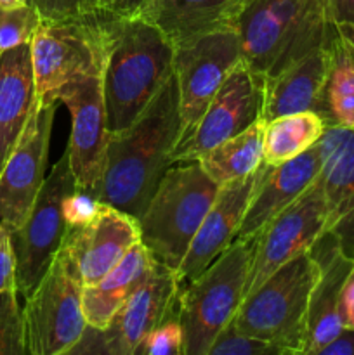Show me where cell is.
<instances>
[{
	"label": "cell",
	"instance_id": "cell-1",
	"mask_svg": "<svg viewBox=\"0 0 354 355\" xmlns=\"http://www.w3.org/2000/svg\"><path fill=\"white\" fill-rule=\"evenodd\" d=\"M183 134L179 90L170 75L132 125L110 134L99 200L139 218L144 214Z\"/></svg>",
	"mask_w": 354,
	"mask_h": 355
},
{
	"label": "cell",
	"instance_id": "cell-2",
	"mask_svg": "<svg viewBox=\"0 0 354 355\" xmlns=\"http://www.w3.org/2000/svg\"><path fill=\"white\" fill-rule=\"evenodd\" d=\"M337 28L333 0H242L235 23L242 59L262 78L326 47Z\"/></svg>",
	"mask_w": 354,
	"mask_h": 355
},
{
	"label": "cell",
	"instance_id": "cell-3",
	"mask_svg": "<svg viewBox=\"0 0 354 355\" xmlns=\"http://www.w3.org/2000/svg\"><path fill=\"white\" fill-rule=\"evenodd\" d=\"M174 73V44L141 16L113 17L103 71L110 134L135 121Z\"/></svg>",
	"mask_w": 354,
	"mask_h": 355
},
{
	"label": "cell",
	"instance_id": "cell-4",
	"mask_svg": "<svg viewBox=\"0 0 354 355\" xmlns=\"http://www.w3.org/2000/svg\"><path fill=\"white\" fill-rule=\"evenodd\" d=\"M113 17L87 14L66 19H42L30 42L35 101L59 103L68 85L104 71L111 45Z\"/></svg>",
	"mask_w": 354,
	"mask_h": 355
},
{
	"label": "cell",
	"instance_id": "cell-5",
	"mask_svg": "<svg viewBox=\"0 0 354 355\" xmlns=\"http://www.w3.org/2000/svg\"><path fill=\"white\" fill-rule=\"evenodd\" d=\"M219 193L200 162L174 163L137 218L141 243L158 262L177 270Z\"/></svg>",
	"mask_w": 354,
	"mask_h": 355
},
{
	"label": "cell",
	"instance_id": "cell-6",
	"mask_svg": "<svg viewBox=\"0 0 354 355\" xmlns=\"http://www.w3.org/2000/svg\"><path fill=\"white\" fill-rule=\"evenodd\" d=\"M319 263L311 252L295 257L246 295L233 322L281 354H304L307 312Z\"/></svg>",
	"mask_w": 354,
	"mask_h": 355
},
{
	"label": "cell",
	"instance_id": "cell-7",
	"mask_svg": "<svg viewBox=\"0 0 354 355\" xmlns=\"http://www.w3.org/2000/svg\"><path fill=\"white\" fill-rule=\"evenodd\" d=\"M255 238L235 241L203 272L177 293L184 355H208L219 333L233 321L245 298Z\"/></svg>",
	"mask_w": 354,
	"mask_h": 355
},
{
	"label": "cell",
	"instance_id": "cell-8",
	"mask_svg": "<svg viewBox=\"0 0 354 355\" xmlns=\"http://www.w3.org/2000/svg\"><path fill=\"white\" fill-rule=\"evenodd\" d=\"M83 284L68 250L61 245L26 305L24 338L28 355L69 354L87 329L82 309Z\"/></svg>",
	"mask_w": 354,
	"mask_h": 355
},
{
	"label": "cell",
	"instance_id": "cell-9",
	"mask_svg": "<svg viewBox=\"0 0 354 355\" xmlns=\"http://www.w3.org/2000/svg\"><path fill=\"white\" fill-rule=\"evenodd\" d=\"M76 187L68 149L56 163L52 173L44 180L30 215L16 232H10L16 257V290L30 297L52 259L59 252L68 225L62 217V201Z\"/></svg>",
	"mask_w": 354,
	"mask_h": 355
},
{
	"label": "cell",
	"instance_id": "cell-10",
	"mask_svg": "<svg viewBox=\"0 0 354 355\" xmlns=\"http://www.w3.org/2000/svg\"><path fill=\"white\" fill-rule=\"evenodd\" d=\"M177 293L176 270L156 260L110 324L101 331L87 326L82 340L69 354L134 355L141 340L176 309Z\"/></svg>",
	"mask_w": 354,
	"mask_h": 355
},
{
	"label": "cell",
	"instance_id": "cell-11",
	"mask_svg": "<svg viewBox=\"0 0 354 355\" xmlns=\"http://www.w3.org/2000/svg\"><path fill=\"white\" fill-rule=\"evenodd\" d=\"M328 231V205L318 179L285 210L271 218L255 236L252 263L246 277L245 297L259 288L281 266L302 253Z\"/></svg>",
	"mask_w": 354,
	"mask_h": 355
},
{
	"label": "cell",
	"instance_id": "cell-12",
	"mask_svg": "<svg viewBox=\"0 0 354 355\" xmlns=\"http://www.w3.org/2000/svg\"><path fill=\"white\" fill-rule=\"evenodd\" d=\"M262 106L264 78L242 59L226 76L200 120L179 139L174 163L200 159L222 141L246 130L260 120Z\"/></svg>",
	"mask_w": 354,
	"mask_h": 355
},
{
	"label": "cell",
	"instance_id": "cell-13",
	"mask_svg": "<svg viewBox=\"0 0 354 355\" xmlns=\"http://www.w3.org/2000/svg\"><path fill=\"white\" fill-rule=\"evenodd\" d=\"M242 61L235 28H221L174 47L183 137L203 114L226 76ZM179 137V139H180Z\"/></svg>",
	"mask_w": 354,
	"mask_h": 355
},
{
	"label": "cell",
	"instance_id": "cell-14",
	"mask_svg": "<svg viewBox=\"0 0 354 355\" xmlns=\"http://www.w3.org/2000/svg\"><path fill=\"white\" fill-rule=\"evenodd\" d=\"M56 104L35 101L26 125L0 172V225L16 232L30 215L45 180Z\"/></svg>",
	"mask_w": 354,
	"mask_h": 355
},
{
	"label": "cell",
	"instance_id": "cell-15",
	"mask_svg": "<svg viewBox=\"0 0 354 355\" xmlns=\"http://www.w3.org/2000/svg\"><path fill=\"white\" fill-rule=\"evenodd\" d=\"M71 114L69 166L76 189L99 198L110 130L103 96V73L68 85L58 96Z\"/></svg>",
	"mask_w": 354,
	"mask_h": 355
},
{
	"label": "cell",
	"instance_id": "cell-16",
	"mask_svg": "<svg viewBox=\"0 0 354 355\" xmlns=\"http://www.w3.org/2000/svg\"><path fill=\"white\" fill-rule=\"evenodd\" d=\"M139 241L137 218L103 203L89 224L66 231L62 246L71 255L83 286H90L110 272Z\"/></svg>",
	"mask_w": 354,
	"mask_h": 355
},
{
	"label": "cell",
	"instance_id": "cell-17",
	"mask_svg": "<svg viewBox=\"0 0 354 355\" xmlns=\"http://www.w3.org/2000/svg\"><path fill=\"white\" fill-rule=\"evenodd\" d=\"M255 180L257 170L243 179L219 186L215 201L205 215L183 262L176 270L179 288L186 286L194 277L200 276L222 252L233 245L245 217Z\"/></svg>",
	"mask_w": 354,
	"mask_h": 355
},
{
	"label": "cell",
	"instance_id": "cell-18",
	"mask_svg": "<svg viewBox=\"0 0 354 355\" xmlns=\"http://www.w3.org/2000/svg\"><path fill=\"white\" fill-rule=\"evenodd\" d=\"M319 170L321 156L318 144L281 165L260 163L257 168L255 187L235 241H248L255 238L271 218L294 203L318 179Z\"/></svg>",
	"mask_w": 354,
	"mask_h": 355
},
{
	"label": "cell",
	"instance_id": "cell-19",
	"mask_svg": "<svg viewBox=\"0 0 354 355\" xmlns=\"http://www.w3.org/2000/svg\"><path fill=\"white\" fill-rule=\"evenodd\" d=\"M321 180L328 205V231L354 255V128L326 127L318 141Z\"/></svg>",
	"mask_w": 354,
	"mask_h": 355
},
{
	"label": "cell",
	"instance_id": "cell-20",
	"mask_svg": "<svg viewBox=\"0 0 354 355\" xmlns=\"http://www.w3.org/2000/svg\"><path fill=\"white\" fill-rule=\"evenodd\" d=\"M311 253L319 263V276L309 300L304 354L318 355L344 329L339 315V298L353 257L344 252L339 239L330 231L314 243Z\"/></svg>",
	"mask_w": 354,
	"mask_h": 355
},
{
	"label": "cell",
	"instance_id": "cell-21",
	"mask_svg": "<svg viewBox=\"0 0 354 355\" xmlns=\"http://www.w3.org/2000/svg\"><path fill=\"white\" fill-rule=\"evenodd\" d=\"M328 71V45L304 55L276 76L264 78V106L260 120L283 114L316 111L321 116L323 89Z\"/></svg>",
	"mask_w": 354,
	"mask_h": 355
},
{
	"label": "cell",
	"instance_id": "cell-22",
	"mask_svg": "<svg viewBox=\"0 0 354 355\" xmlns=\"http://www.w3.org/2000/svg\"><path fill=\"white\" fill-rule=\"evenodd\" d=\"M242 0H148L139 16L155 24L174 47L221 28H235Z\"/></svg>",
	"mask_w": 354,
	"mask_h": 355
},
{
	"label": "cell",
	"instance_id": "cell-23",
	"mask_svg": "<svg viewBox=\"0 0 354 355\" xmlns=\"http://www.w3.org/2000/svg\"><path fill=\"white\" fill-rule=\"evenodd\" d=\"M35 103L30 44L0 55V172L16 146Z\"/></svg>",
	"mask_w": 354,
	"mask_h": 355
},
{
	"label": "cell",
	"instance_id": "cell-24",
	"mask_svg": "<svg viewBox=\"0 0 354 355\" xmlns=\"http://www.w3.org/2000/svg\"><path fill=\"white\" fill-rule=\"evenodd\" d=\"M155 262V257L139 241L97 283L83 286L82 309L87 326L99 331L106 328L132 291L144 281Z\"/></svg>",
	"mask_w": 354,
	"mask_h": 355
},
{
	"label": "cell",
	"instance_id": "cell-25",
	"mask_svg": "<svg viewBox=\"0 0 354 355\" xmlns=\"http://www.w3.org/2000/svg\"><path fill=\"white\" fill-rule=\"evenodd\" d=\"M321 118L326 127L354 128V31L342 24L328 44Z\"/></svg>",
	"mask_w": 354,
	"mask_h": 355
},
{
	"label": "cell",
	"instance_id": "cell-26",
	"mask_svg": "<svg viewBox=\"0 0 354 355\" xmlns=\"http://www.w3.org/2000/svg\"><path fill=\"white\" fill-rule=\"evenodd\" d=\"M264 121L259 120L246 130L226 139L205 153L198 162L217 186L243 179L264 162Z\"/></svg>",
	"mask_w": 354,
	"mask_h": 355
},
{
	"label": "cell",
	"instance_id": "cell-27",
	"mask_svg": "<svg viewBox=\"0 0 354 355\" xmlns=\"http://www.w3.org/2000/svg\"><path fill=\"white\" fill-rule=\"evenodd\" d=\"M326 123L316 111L283 114L264 123L262 151L267 165H281L314 148Z\"/></svg>",
	"mask_w": 354,
	"mask_h": 355
},
{
	"label": "cell",
	"instance_id": "cell-28",
	"mask_svg": "<svg viewBox=\"0 0 354 355\" xmlns=\"http://www.w3.org/2000/svg\"><path fill=\"white\" fill-rule=\"evenodd\" d=\"M17 290L0 291V355H26L24 315L17 304Z\"/></svg>",
	"mask_w": 354,
	"mask_h": 355
},
{
	"label": "cell",
	"instance_id": "cell-29",
	"mask_svg": "<svg viewBox=\"0 0 354 355\" xmlns=\"http://www.w3.org/2000/svg\"><path fill=\"white\" fill-rule=\"evenodd\" d=\"M42 17L31 3L0 10V55L19 45L30 44Z\"/></svg>",
	"mask_w": 354,
	"mask_h": 355
},
{
	"label": "cell",
	"instance_id": "cell-30",
	"mask_svg": "<svg viewBox=\"0 0 354 355\" xmlns=\"http://www.w3.org/2000/svg\"><path fill=\"white\" fill-rule=\"evenodd\" d=\"M134 355H184V331L176 309L141 340Z\"/></svg>",
	"mask_w": 354,
	"mask_h": 355
},
{
	"label": "cell",
	"instance_id": "cell-31",
	"mask_svg": "<svg viewBox=\"0 0 354 355\" xmlns=\"http://www.w3.org/2000/svg\"><path fill=\"white\" fill-rule=\"evenodd\" d=\"M208 355H283L280 349L264 340L239 331L235 322H229L212 343Z\"/></svg>",
	"mask_w": 354,
	"mask_h": 355
},
{
	"label": "cell",
	"instance_id": "cell-32",
	"mask_svg": "<svg viewBox=\"0 0 354 355\" xmlns=\"http://www.w3.org/2000/svg\"><path fill=\"white\" fill-rule=\"evenodd\" d=\"M103 201L85 191L73 189L62 201V217L68 229L82 227L99 214Z\"/></svg>",
	"mask_w": 354,
	"mask_h": 355
},
{
	"label": "cell",
	"instance_id": "cell-33",
	"mask_svg": "<svg viewBox=\"0 0 354 355\" xmlns=\"http://www.w3.org/2000/svg\"><path fill=\"white\" fill-rule=\"evenodd\" d=\"M148 0H85L87 14L104 17L139 16Z\"/></svg>",
	"mask_w": 354,
	"mask_h": 355
},
{
	"label": "cell",
	"instance_id": "cell-34",
	"mask_svg": "<svg viewBox=\"0 0 354 355\" xmlns=\"http://www.w3.org/2000/svg\"><path fill=\"white\" fill-rule=\"evenodd\" d=\"M42 19H66L87 16L85 0H30Z\"/></svg>",
	"mask_w": 354,
	"mask_h": 355
},
{
	"label": "cell",
	"instance_id": "cell-35",
	"mask_svg": "<svg viewBox=\"0 0 354 355\" xmlns=\"http://www.w3.org/2000/svg\"><path fill=\"white\" fill-rule=\"evenodd\" d=\"M16 288V257H14L10 234L0 225V291Z\"/></svg>",
	"mask_w": 354,
	"mask_h": 355
},
{
	"label": "cell",
	"instance_id": "cell-36",
	"mask_svg": "<svg viewBox=\"0 0 354 355\" xmlns=\"http://www.w3.org/2000/svg\"><path fill=\"white\" fill-rule=\"evenodd\" d=\"M339 315L344 328L354 329V255L351 269L342 284L339 298Z\"/></svg>",
	"mask_w": 354,
	"mask_h": 355
},
{
	"label": "cell",
	"instance_id": "cell-37",
	"mask_svg": "<svg viewBox=\"0 0 354 355\" xmlns=\"http://www.w3.org/2000/svg\"><path fill=\"white\" fill-rule=\"evenodd\" d=\"M318 355H354V329L344 328Z\"/></svg>",
	"mask_w": 354,
	"mask_h": 355
},
{
	"label": "cell",
	"instance_id": "cell-38",
	"mask_svg": "<svg viewBox=\"0 0 354 355\" xmlns=\"http://www.w3.org/2000/svg\"><path fill=\"white\" fill-rule=\"evenodd\" d=\"M337 23L354 31V0H333Z\"/></svg>",
	"mask_w": 354,
	"mask_h": 355
},
{
	"label": "cell",
	"instance_id": "cell-39",
	"mask_svg": "<svg viewBox=\"0 0 354 355\" xmlns=\"http://www.w3.org/2000/svg\"><path fill=\"white\" fill-rule=\"evenodd\" d=\"M30 0H0V10H9V9H17V7L28 6Z\"/></svg>",
	"mask_w": 354,
	"mask_h": 355
}]
</instances>
